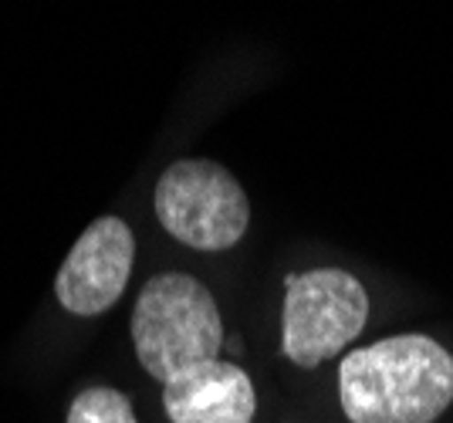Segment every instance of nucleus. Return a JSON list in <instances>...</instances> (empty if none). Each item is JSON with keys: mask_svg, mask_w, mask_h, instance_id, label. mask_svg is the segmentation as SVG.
<instances>
[{"mask_svg": "<svg viewBox=\"0 0 453 423\" xmlns=\"http://www.w3.org/2000/svg\"><path fill=\"white\" fill-rule=\"evenodd\" d=\"M133 346L142 369L163 386L217 363L224 319L207 285L183 271L152 274L133 308Z\"/></svg>", "mask_w": 453, "mask_h": 423, "instance_id": "obj_2", "label": "nucleus"}, {"mask_svg": "<svg viewBox=\"0 0 453 423\" xmlns=\"http://www.w3.org/2000/svg\"><path fill=\"white\" fill-rule=\"evenodd\" d=\"M68 423H139L126 393L112 386L81 389L68 406Z\"/></svg>", "mask_w": 453, "mask_h": 423, "instance_id": "obj_7", "label": "nucleus"}, {"mask_svg": "<svg viewBox=\"0 0 453 423\" xmlns=\"http://www.w3.org/2000/svg\"><path fill=\"white\" fill-rule=\"evenodd\" d=\"M173 423H254L257 389L237 363H207L163 389Z\"/></svg>", "mask_w": 453, "mask_h": 423, "instance_id": "obj_6", "label": "nucleus"}, {"mask_svg": "<svg viewBox=\"0 0 453 423\" xmlns=\"http://www.w3.org/2000/svg\"><path fill=\"white\" fill-rule=\"evenodd\" d=\"M369 322V291L342 268L284 278L281 349L288 363L315 369L335 359Z\"/></svg>", "mask_w": 453, "mask_h": 423, "instance_id": "obj_3", "label": "nucleus"}, {"mask_svg": "<svg viewBox=\"0 0 453 423\" xmlns=\"http://www.w3.org/2000/svg\"><path fill=\"white\" fill-rule=\"evenodd\" d=\"M163 231L193 250L234 248L250 224V200L237 176L213 159H176L156 183Z\"/></svg>", "mask_w": 453, "mask_h": 423, "instance_id": "obj_4", "label": "nucleus"}, {"mask_svg": "<svg viewBox=\"0 0 453 423\" xmlns=\"http://www.w3.org/2000/svg\"><path fill=\"white\" fill-rule=\"evenodd\" d=\"M339 404L352 423H434L453 404V356L434 335L403 332L339 363Z\"/></svg>", "mask_w": 453, "mask_h": 423, "instance_id": "obj_1", "label": "nucleus"}, {"mask_svg": "<svg viewBox=\"0 0 453 423\" xmlns=\"http://www.w3.org/2000/svg\"><path fill=\"white\" fill-rule=\"evenodd\" d=\"M135 261L133 227L122 217H98L58 268L55 295L65 311L92 319L122 298Z\"/></svg>", "mask_w": 453, "mask_h": 423, "instance_id": "obj_5", "label": "nucleus"}]
</instances>
